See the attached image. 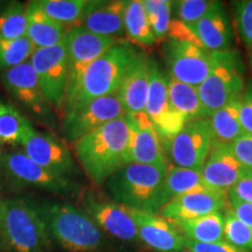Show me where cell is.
Listing matches in <instances>:
<instances>
[{
  "mask_svg": "<svg viewBox=\"0 0 252 252\" xmlns=\"http://www.w3.org/2000/svg\"><path fill=\"white\" fill-rule=\"evenodd\" d=\"M75 156L91 182L99 186L130 162V131L125 116L74 144Z\"/></svg>",
  "mask_w": 252,
  "mask_h": 252,
  "instance_id": "obj_1",
  "label": "cell"
},
{
  "mask_svg": "<svg viewBox=\"0 0 252 252\" xmlns=\"http://www.w3.org/2000/svg\"><path fill=\"white\" fill-rule=\"evenodd\" d=\"M53 245L36 200L28 196H0V250L52 252Z\"/></svg>",
  "mask_w": 252,
  "mask_h": 252,
  "instance_id": "obj_2",
  "label": "cell"
},
{
  "mask_svg": "<svg viewBox=\"0 0 252 252\" xmlns=\"http://www.w3.org/2000/svg\"><path fill=\"white\" fill-rule=\"evenodd\" d=\"M53 244L65 252H105L108 241L83 208L54 200L37 201Z\"/></svg>",
  "mask_w": 252,
  "mask_h": 252,
  "instance_id": "obj_3",
  "label": "cell"
},
{
  "mask_svg": "<svg viewBox=\"0 0 252 252\" xmlns=\"http://www.w3.org/2000/svg\"><path fill=\"white\" fill-rule=\"evenodd\" d=\"M139 53L128 41H119L106 50L84 72L76 91L65 100L62 115L94 98L117 93Z\"/></svg>",
  "mask_w": 252,
  "mask_h": 252,
  "instance_id": "obj_4",
  "label": "cell"
},
{
  "mask_svg": "<svg viewBox=\"0 0 252 252\" xmlns=\"http://www.w3.org/2000/svg\"><path fill=\"white\" fill-rule=\"evenodd\" d=\"M167 168L128 163L110 176L104 185L115 202L140 212L159 214L166 204L163 184Z\"/></svg>",
  "mask_w": 252,
  "mask_h": 252,
  "instance_id": "obj_5",
  "label": "cell"
},
{
  "mask_svg": "<svg viewBox=\"0 0 252 252\" xmlns=\"http://www.w3.org/2000/svg\"><path fill=\"white\" fill-rule=\"evenodd\" d=\"M244 64L237 50L214 52L213 67L197 87L201 100L212 115L232 99L242 96L244 90Z\"/></svg>",
  "mask_w": 252,
  "mask_h": 252,
  "instance_id": "obj_6",
  "label": "cell"
},
{
  "mask_svg": "<svg viewBox=\"0 0 252 252\" xmlns=\"http://www.w3.org/2000/svg\"><path fill=\"white\" fill-rule=\"evenodd\" d=\"M2 163L12 190L34 188L62 197L83 194L81 184L39 166L32 161L23 151H4Z\"/></svg>",
  "mask_w": 252,
  "mask_h": 252,
  "instance_id": "obj_7",
  "label": "cell"
},
{
  "mask_svg": "<svg viewBox=\"0 0 252 252\" xmlns=\"http://www.w3.org/2000/svg\"><path fill=\"white\" fill-rule=\"evenodd\" d=\"M162 55L169 77L196 88L206 80L214 62V52L203 47L195 34L167 37Z\"/></svg>",
  "mask_w": 252,
  "mask_h": 252,
  "instance_id": "obj_8",
  "label": "cell"
},
{
  "mask_svg": "<svg viewBox=\"0 0 252 252\" xmlns=\"http://www.w3.org/2000/svg\"><path fill=\"white\" fill-rule=\"evenodd\" d=\"M30 62L39 81L43 97L62 115L68 91V61L65 40L48 48H37Z\"/></svg>",
  "mask_w": 252,
  "mask_h": 252,
  "instance_id": "obj_9",
  "label": "cell"
},
{
  "mask_svg": "<svg viewBox=\"0 0 252 252\" xmlns=\"http://www.w3.org/2000/svg\"><path fill=\"white\" fill-rule=\"evenodd\" d=\"M213 143L209 119H198L186 123L178 134L162 145V149L172 165L202 172Z\"/></svg>",
  "mask_w": 252,
  "mask_h": 252,
  "instance_id": "obj_10",
  "label": "cell"
},
{
  "mask_svg": "<svg viewBox=\"0 0 252 252\" xmlns=\"http://www.w3.org/2000/svg\"><path fill=\"white\" fill-rule=\"evenodd\" d=\"M124 115L117 94L99 97L63 113L60 131L65 141L75 144L81 138Z\"/></svg>",
  "mask_w": 252,
  "mask_h": 252,
  "instance_id": "obj_11",
  "label": "cell"
},
{
  "mask_svg": "<svg viewBox=\"0 0 252 252\" xmlns=\"http://www.w3.org/2000/svg\"><path fill=\"white\" fill-rule=\"evenodd\" d=\"M145 113L156 127L161 146L181 131L186 121L173 110L167 91V76L153 55H149V94Z\"/></svg>",
  "mask_w": 252,
  "mask_h": 252,
  "instance_id": "obj_12",
  "label": "cell"
},
{
  "mask_svg": "<svg viewBox=\"0 0 252 252\" xmlns=\"http://www.w3.org/2000/svg\"><path fill=\"white\" fill-rule=\"evenodd\" d=\"M64 40L67 45L68 61V91L65 97L67 100L76 91L82 76L91 63L118 43L121 39L100 36L90 33L82 27L75 26L67 32Z\"/></svg>",
  "mask_w": 252,
  "mask_h": 252,
  "instance_id": "obj_13",
  "label": "cell"
},
{
  "mask_svg": "<svg viewBox=\"0 0 252 252\" xmlns=\"http://www.w3.org/2000/svg\"><path fill=\"white\" fill-rule=\"evenodd\" d=\"M1 82L8 94L33 115L37 122L48 127H54L56 125L54 109L43 97L30 61L2 71Z\"/></svg>",
  "mask_w": 252,
  "mask_h": 252,
  "instance_id": "obj_14",
  "label": "cell"
},
{
  "mask_svg": "<svg viewBox=\"0 0 252 252\" xmlns=\"http://www.w3.org/2000/svg\"><path fill=\"white\" fill-rule=\"evenodd\" d=\"M23 152L32 161L64 178L75 180L80 176V168L69 147L55 135L37 131L33 127L21 141Z\"/></svg>",
  "mask_w": 252,
  "mask_h": 252,
  "instance_id": "obj_15",
  "label": "cell"
},
{
  "mask_svg": "<svg viewBox=\"0 0 252 252\" xmlns=\"http://www.w3.org/2000/svg\"><path fill=\"white\" fill-rule=\"evenodd\" d=\"M82 203V208L89 214L104 234L127 243H135L140 241L137 225L126 210V207L115 201L97 197L93 191H87L83 195Z\"/></svg>",
  "mask_w": 252,
  "mask_h": 252,
  "instance_id": "obj_16",
  "label": "cell"
},
{
  "mask_svg": "<svg viewBox=\"0 0 252 252\" xmlns=\"http://www.w3.org/2000/svg\"><path fill=\"white\" fill-rule=\"evenodd\" d=\"M130 131V162L168 167L158 132L145 112L125 113Z\"/></svg>",
  "mask_w": 252,
  "mask_h": 252,
  "instance_id": "obj_17",
  "label": "cell"
},
{
  "mask_svg": "<svg viewBox=\"0 0 252 252\" xmlns=\"http://www.w3.org/2000/svg\"><path fill=\"white\" fill-rule=\"evenodd\" d=\"M201 173L210 187L224 194H228L230 189L241 180L252 178L251 173L236 157L231 144L217 141L213 143Z\"/></svg>",
  "mask_w": 252,
  "mask_h": 252,
  "instance_id": "obj_18",
  "label": "cell"
},
{
  "mask_svg": "<svg viewBox=\"0 0 252 252\" xmlns=\"http://www.w3.org/2000/svg\"><path fill=\"white\" fill-rule=\"evenodd\" d=\"M126 210L137 225L140 242L147 247L157 252H181L186 250L187 239L171 220L163 219L159 214L145 213L127 207Z\"/></svg>",
  "mask_w": 252,
  "mask_h": 252,
  "instance_id": "obj_19",
  "label": "cell"
},
{
  "mask_svg": "<svg viewBox=\"0 0 252 252\" xmlns=\"http://www.w3.org/2000/svg\"><path fill=\"white\" fill-rule=\"evenodd\" d=\"M226 207V194L212 189L194 190L173 197L160 209L159 215L171 222H176L197 219L216 212H223Z\"/></svg>",
  "mask_w": 252,
  "mask_h": 252,
  "instance_id": "obj_20",
  "label": "cell"
},
{
  "mask_svg": "<svg viewBox=\"0 0 252 252\" xmlns=\"http://www.w3.org/2000/svg\"><path fill=\"white\" fill-rule=\"evenodd\" d=\"M189 28L209 52L231 49L235 37L234 27L224 5L220 1H213L202 19Z\"/></svg>",
  "mask_w": 252,
  "mask_h": 252,
  "instance_id": "obj_21",
  "label": "cell"
},
{
  "mask_svg": "<svg viewBox=\"0 0 252 252\" xmlns=\"http://www.w3.org/2000/svg\"><path fill=\"white\" fill-rule=\"evenodd\" d=\"M125 7L124 0L88 1L77 26L100 36L118 37L125 33Z\"/></svg>",
  "mask_w": 252,
  "mask_h": 252,
  "instance_id": "obj_22",
  "label": "cell"
},
{
  "mask_svg": "<svg viewBox=\"0 0 252 252\" xmlns=\"http://www.w3.org/2000/svg\"><path fill=\"white\" fill-rule=\"evenodd\" d=\"M149 94V54L139 53L116 94L125 113L145 112Z\"/></svg>",
  "mask_w": 252,
  "mask_h": 252,
  "instance_id": "obj_23",
  "label": "cell"
},
{
  "mask_svg": "<svg viewBox=\"0 0 252 252\" xmlns=\"http://www.w3.org/2000/svg\"><path fill=\"white\" fill-rule=\"evenodd\" d=\"M64 25L47 15L39 2L30 1L27 5V34L35 48H48L59 45L67 34Z\"/></svg>",
  "mask_w": 252,
  "mask_h": 252,
  "instance_id": "obj_24",
  "label": "cell"
},
{
  "mask_svg": "<svg viewBox=\"0 0 252 252\" xmlns=\"http://www.w3.org/2000/svg\"><path fill=\"white\" fill-rule=\"evenodd\" d=\"M166 76L169 103L173 110L179 113L186 123L198 119H209L210 113L203 105L196 87L175 81L167 74Z\"/></svg>",
  "mask_w": 252,
  "mask_h": 252,
  "instance_id": "obj_25",
  "label": "cell"
},
{
  "mask_svg": "<svg viewBox=\"0 0 252 252\" xmlns=\"http://www.w3.org/2000/svg\"><path fill=\"white\" fill-rule=\"evenodd\" d=\"M173 223L188 241L206 244L224 241V210Z\"/></svg>",
  "mask_w": 252,
  "mask_h": 252,
  "instance_id": "obj_26",
  "label": "cell"
},
{
  "mask_svg": "<svg viewBox=\"0 0 252 252\" xmlns=\"http://www.w3.org/2000/svg\"><path fill=\"white\" fill-rule=\"evenodd\" d=\"M239 104H241V97L232 99L231 102L210 115L209 123L212 126L214 141L232 144L245 135L239 122Z\"/></svg>",
  "mask_w": 252,
  "mask_h": 252,
  "instance_id": "obj_27",
  "label": "cell"
},
{
  "mask_svg": "<svg viewBox=\"0 0 252 252\" xmlns=\"http://www.w3.org/2000/svg\"><path fill=\"white\" fill-rule=\"evenodd\" d=\"M215 190L207 184L202 173L194 169L184 168L169 163L167 168L165 184H163V197L165 202H169L173 197L194 190Z\"/></svg>",
  "mask_w": 252,
  "mask_h": 252,
  "instance_id": "obj_28",
  "label": "cell"
},
{
  "mask_svg": "<svg viewBox=\"0 0 252 252\" xmlns=\"http://www.w3.org/2000/svg\"><path fill=\"white\" fill-rule=\"evenodd\" d=\"M124 24L125 34L131 42L144 48H150L157 43L141 0L126 1Z\"/></svg>",
  "mask_w": 252,
  "mask_h": 252,
  "instance_id": "obj_29",
  "label": "cell"
},
{
  "mask_svg": "<svg viewBox=\"0 0 252 252\" xmlns=\"http://www.w3.org/2000/svg\"><path fill=\"white\" fill-rule=\"evenodd\" d=\"M32 127V123L13 105L0 102V144L20 145Z\"/></svg>",
  "mask_w": 252,
  "mask_h": 252,
  "instance_id": "obj_30",
  "label": "cell"
},
{
  "mask_svg": "<svg viewBox=\"0 0 252 252\" xmlns=\"http://www.w3.org/2000/svg\"><path fill=\"white\" fill-rule=\"evenodd\" d=\"M27 34V6L9 2L0 12V40H15Z\"/></svg>",
  "mask_w": 252,
  "mask_h": 252,
  "instance_id": "obj_31",
  "label": "cell"
},
{
  "mask_svg": "<svg viewBox=\"0 0 252 252\" xmlns=\"http://www.w3.org/2000/svg\"><path fill=\"white\" fill-rule=\"evenodd\" d=\"M40 7L50 18L62 25L80 23L87 0H37Z\"/></svg>",
  "mask_w": 252,
  "mask_h": 252,
  "instance_id": "obj_32",
  "label": "cell"
},
{
  "mask_svg": "<svg viewBox=\"0 0 252 252\" xmlns=\"http://www.w3.org/2000/svg\"><path fill=\"white\" fill-rule=\"evenodd\" d=\"M145 12L158 41H165L172 23L173 1L168 0H141Z\"/></svg>",
  "mask_w": 252,
  "mask_h": 252,
  "instance_id": "obj_33",
  "label": "cell"
},
{
  "mask_svg": "<svg viewBox=\"0 0 252 252\" xmlns=\"http://www.w3.org/2000/svg\"><path fill=\"white\" fill-rule=\"evenodd\" d=\"M35 49L27 36L15 40H0V70H7L30 61Z\"/></svg>",
  "mask_w": 252,
  "mask_h": 252,
  "instance_id": "obj_34",
  "label": "cell"
},
{
  "mask_svg": "<svg viewBox=\"0 0 252 252\" xmlns=\"http://www.w3.org/2000/svg\"><path fill=\"white\" fill-rule=\"evenodd\" d=\"M224 242L236 248L252 251V230L229 207L224 209Z\"/></svg>",
  "mask_w": 252,
  "mask_h": 252,
  "instance_id": "obj_35",
  "label": "cell"
},
{
  "mask_svg": "<svg viewBox=\"0 0 252 252\" xmlns=\"http://www.w3.org/2000/svg\"><path fill=\"white\" fill-rule=\"evenodd\" d=\"M209 0H179L173 1L172 18L191 27L202 19L212 6Z\"/></svg>",
  "mask_w": 252,
  "mask_h": 252,
  "instance_id": "obj_36",
  "label": "cell"
},
{
  "mask_svg": "<svg viewBox=\"0 0 252 252\" xmlns=\"http://www.w3.org/2000/svg\"><path fill=\"white\" fill-rule=\"evenodd\" d=\"M234 7L239 39L249 49H252V0L235 1Z\"/></svg>",
  "mask_w": 252,
  "mask_h": 252,
  "instance_id": "obj_37",
  "label": "cell"
},
{
  "mask_svg": "<svg viewBox=\"0 0 252 252\" xmlns=\"http://www.w3.org/2000/svg\"><path fill=\"white\" fill-rule=\"evenodd\" d=\"M239 122L245 134H252V81H245L239 104Z\"/></svg>",
  "mask_w": 252,
  "mask_h": 252,
  "instance_id": "obj_38",
  "label": "cell"
},
{
  "mask_svg": "<svg viewBox=\"0 0 252 252\" xmlns=\"http://www.w3.org/2000/svg\"><path fill=\"white\" fill-rule=\"evenodd\" d=\"M238 160L252 174V134H245L231 144Z\"/></svg>",
  "mask_w": 252,
  "mask_h": 252,
  "instance_id": "obj_39",
  "label": "cell"
},
{
  "mask_svg": "<svg viewBox=\"0 0 252 252\" xmlns=\"http://www.w3.org/2000/svg\"><path fill=\"white\" fill-rule=\"evenodd\" d=\"M186 250L188 252H252L244 249L236 248L234 245L222 241L219 243H196V242L186 241Z\"/></svg>",
  "mask_w": 252,
  "mask_h": 252,
  "instance_id": "obj_40",
  "label": "cell"
},
{
  "mask_svg": "<svg viewBox=\"0 0 252 252\" xmlns=\"http://www.w3.org/2000/svg\"><path fill=\"white\" fill-rule=\"evenodd\" d=\"M228 197V207L232 213L252 230V204L244 203L235 197Z\"/></svg>",
  "mask_w": 252,
  "mask_h": 252,
  "instance_id": "obj_41",
  "label": "cell"
},
{
  "mask_svg": "<svg viewBox=\"0 0 252 252\" xmlns=\"http://www.w3.org/2000/svg\"><path fill=\"white\" fill-rule=\"evenodd\" d=\"M226 196L235 197L244 203L252 204V178L241 180L226 194Z\"/></svg>",
  "mask_w": 252,
  "mask_h": 252,
  "instance_id": "obj_42",
  "label": "cell"
},
{
  "mask_svg": "<svg viewBox=\"0 0 252 252\" xmlns=\"http://www.w3.org/2000/svg\"><path fill=\"white\" fill-rule=\"evenodd\" d=\"M2 153H4V150L0 147V196H2L6 191L12 190L7 178H6L4 163H2Z\"/></svg>",
  "mask_w": 252,
  "mask_h": 252,
  "instance_id": "obj_43",
  "label": "cell"
},
{
  "mask_svg": "<svg viewBox=\"0 0 252 252\" xmlns=\"http://www.w3.org/2000/svg\"><path fill=\"white\" fill-rule=\"evenodd\" d=\"M250 64H251V69H252V55H251V58H250Z\"/></svg>",
  "mask_w": 252,
  "mask_h": 252,
  "instance_id": "obj_44",
  "label": "cell"
},
{
  "mask_svg": "<svg viewBox=\"0 0 252 252\" xmlns=\"http://www.w3.org/2000/svg\"><path fill=\"white\" fill-rule=\"evenodd\" d=\"M181 252H188V251H187V250H185V251H181Z\"/></svg>",
  "mask_w": 252,
  "mask_h": 252,
  "instance_id": "obj_45",
  "label": "cell"
}]
</instances>
